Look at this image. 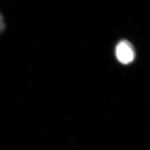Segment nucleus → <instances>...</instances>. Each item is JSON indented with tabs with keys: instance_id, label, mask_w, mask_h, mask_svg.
<instances>
[{
	"instance_id": "2",
	"label": "nucleus",
	"mask_w": 150,
	"mask_h": 150,
	"mask_svg": "<svg viewBox=\"0 0 150 150\" xmlns=\"http://www.w3.org/2000/svg\"><path fill=\"white\" fill-rule=\"evenodd\" d=\"M6 28V25L5 22L3 14L0 11V35H1L4 32Z\"/></svg>"
},
{
	"instance_id": "1",
	"label": "nucleus",
	"mask_w": 150,
	"mask_h": 150,
	"mask_svg": "<svg viewBox=\"0 0 150 150\" xmlns=\"http://www.w3.org/2000/svg\"><path fill=\"white\" fill-rule=\"evenodd\" d=\"M116 56L119 62L123 64H128L135 58L133 46L127 40H121L116 47Z\"/></svg>"
}]
</instances>
